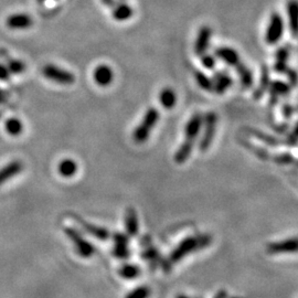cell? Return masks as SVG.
Wrapping results in <instances>:
<instances>
[{"instance_id":"6da1fadb","label":"cell","mask_w":298,"mask_h":298,"mask_svg":"<svg viewBox=\"0 0 298 298\" xmlns=\"http://www.w3.org/2000/svg\"><path fill=\"white\" fill-rule=\"evenodd\" d=\"M212 242V236L210 234H199L195 236H188L186 239L181 241V242L177 245L174 251L171 252L170 256H169V261L171 264L177 263L183 259L184 256L191 253L199 251L204 248L209 247Z\"/></svg>"},{"instance_id":"7a4b0ae2","label":"cell","mask_w":298,"mask_h":298,"mask_svg":"<svg viewBox=\"0 0 298 298\" xmlns=\"http://www.w3.org/2000/svg\"><path fill=\"white\" fill-rule=\"evenodd\" d=\"M159 117V111L155 107H149L145 113L142 122L139 123L138 126L135 128L134 132H132V139L137 144H143L148 140L151 131L154 130L157 123H158Z\"/></svg>"},{"instance_id":"3957f363","label":"cell","mask_w":298,"mask_h":298,"mask_svg":"<svg viewBox=\"0 0 298 298\" xmlns=\"http://www.w3.org/2000/svg\"><path fill=\"white\" fill-rule=\"evenodd\" d=\"M217 125V115L215 112H208L203 115V125H202V136L199 140L198 147L200 151H207L211 147V144L215 139Z\"/></svg>"},{"instance_id":"277c9868","label":"cell","mask_w":298,"mask_h":298,"mask_svg":"<svg viewBox=\"0 0 298 298\" xmlns=\"http://www.w3.org/2000/svg\"><path fill=\"white\" fill-rule=\"evenodd\" d=\"M284 19L279 13H273L269 17L266 32H265V41L267 44H276L281 41L284 34Z\"/></svg>"},{"instance_id":"5b68a950","label":"cell","mask_w":298,"mask_h":298,"mask_svg":"<svg viewBox=\"0 0 298 298\" xmlns=\"http://www.w3.org/2000/svg\"><path fill=\"white\" fill-rule=\"evenodd\" d=\"M42 73L48 80L56 84H61V85H71L75 81V76L70 71L64 70L54 64H47L42 68Z\"/></svg>"},{"instance_id":"8992f818","label":"cell","mask_w":298,"mask_h":298,"mask_svg":"<svg viewBox=\"0 0 298 298\" xmlns=\"http://www.w3.org/2000/svg\"><path fill=\"white\" fill-rule=\"evenodd\" d=\"M64 232L68 236V239L74 244L76 252L82 257H90L94 254V247L90 242L84 239L82 234L72 228H66Z\"/></svg>"},{"instance_id":"52a82bcc","label":"cell","mask_w":298,"mask_h":298,"mask_svg":"<svg viewBox=\"0 0 298 298\" xmlns=\"http://www.w3.org/2000/svg\"><path fill=\"white\" fill-rule=\"evenodd\" d=\"M266 252L271 255L298 253V237L294 236L279 242L269 243L266 245Z\"/></svg>"},{"instance_id":"ba28073f","label":"cell","mask_w":298,"mask_h":298,"mask_svg":"<svg viewBox=\"0 0 298 298\" xmlns=\"http://www.w3.org/2000/svg\"><path fill=\"white\" fill-rule=\"evenodd\" d=\"M202 125L203 115L201 113L193 114L186 124V127H184V139L196 143V139L198 138L201 130H202Z\"/></svg>"},{"instance_id":"9c48e42d","label":"cell","mask_w":298,"mask_h":298,"mask_svg":"<svg viewBox=\"0 0 298 298\" xmlns=\"http://www.w3.org/2000/svg\"><path fill=\"white\" fill-rule=\"evenodd\" d=\"M212 38V29L209 26H202L198 31L197 34V39L195 42V53L201 56L204 53H207V51L210 48Z\"/></svg>"},{"instance_id":"30bf717a","label":"cell","mask_w":298,"mask_h":298,"mask_svg":"<svg viewBox=\"0 0 298 298\" xmlns=\"http://www.w3.org/2000/svg\"><path fill=\"white\" fill-rule=\"evenodd\" d=\"M292 86L283 81H273L269 84L267 92L269 93V105L275 106L281 98L291 94Z\"/></svg>"},{"instance_id":"8fae6325","label":"cell","mask_w":298,"mask_h":298,"mask_svg":"<svg viewBox=\"0 0 298 298\" xmlns=\"http://www.w3.org/2000/svg\"><path fill=\"white\" fill-rule=\"evenodd\" d=\"M213 81V93L217 95H223L229 88L232 86L233 80L228 72L223 70L216 71L212 78Z\"/></svg>"},{"instance_id":"7c38bea8","label":"cell","mask_w":298,"mask_h":298,"mask_svg":"<svg viewBox=\"0 0 298 298\" xmlns=\"http://www.w3.org/2000/svg\"><path fill=\"white\" fill-rule=\"evenodd\" d=\"M113 240H114V254L118 259H127L130 256V248H128V244H130V239H128L127 234L124 233H115L113 235Z\"/></svg>"},{"instance_id":"4fadbf2b","label":"cell","mask_w":298,"mask_h":298,"mask_svg":"<svg viewBox=\"0 0 298 298\" xmlns=\"http://www.w3.org/2000/svg\"><path fill=\"white\" fill-rule=\"evenodd\" d=\"M288 16V27L294 38L298 37V0H288L286 3Z\"/></svg>"},{"instance_id":"5bb4252c","label":"cell","mask_w":298,"mask_h":298,"mask_svg":"<svg viewBox=\"0 0 298 298\" xmlns=\"http://www.w3.org/2000/svg\"><path fill=\"white\" fill-rule=\"evenodd\" d=\"M23 167L25 166L20 160H13V162L7 164L6 166L0 168V186L6 183L7 181H9L14 177L18 176L23 170Z\"/></svg>"},{"instance_id":"9a60e30c","label":"cell","mask_w":298,"mask_h":298,"mask_svg":"<svg viewBox=\"0 0 298 298\" xmlns=\"http://www.w3.org/2000/svg\"><path fill=\"white\" fill-rule=\"evenodd\" d=\"M215 58L220 59L221 61H223L225 64H228L229 66L235 67L237 63L241 62L240 55L237 53V51L232 49L229 47H220L215 49Z\"/></svg>"},{"instance_id":"2e32d148","label":"cell","mask_w":298,"mask_h":298,"mask_svg":"<svg viewBox=\"0 0 298 298\" xmlns=\"http://www.w3.org/2000/svg\"><path fill=\"white\" fill-rule=\"evenodd\" d=\"M289 54H291V49L288 46L281 47L276 50L275 53V63H274V71L276 73L285 74V72L287 71L288 66V59Z\"/></svg>"},{"instance_id":"e0dca14e","label":"cell","mask_w":298,"mask_h":298,"mask_svg":"<svg viewBox=\"0 0 298 298\" xmlns=\"http://www.w3.org/2000/svg\"><path fill=\"white\" fill-rule=\"evenodd\" d=\"M0 58L3 60V64L8 67L11 74H21L26 71V64L11 56L6 49H0Z\"/></svg>"},{"instance_id":"ac0fdd59","label":"cell","mask_w":298,"mask_h":298,"mask_svg":"<svg viewBox=\"0 0 298 298\" xmlns=\"http://www.w3.org/2000/svg\"><path fill=\"white\" fill-rule=\"evenodd\" d=\"M125 230L128 236H136L139 232L138 215L134 208H127L125 212Z\"/></svg>"},{"instance_id":"d6986e66","label":"cell","mask_w":298,"mask_h":298,"mask_svg":"<svg viewBox=\"0 0 298 298\" xmlns=\"http://www.w3.org/2000/svg\"><path fill=\"white\" fill-rule=\"evenodd\" d=\"M271 72H269V67L267 66H263L261 68V76H260V83L255 91L253 92V98L255 99H260L263 98L266 93L269 84H271Z\"/></svg>"},{"instance_id":"ffe728a7","label":"cell","mask_w":298,"mask_h":298,"mask_svg":"<svg viewBox=\"0 0 298 298\" xmlns=\"http://www.w3.org/2000/svg\"><path fill=\"white\" fill-rule=\"evenodd\" d=\"M32 25H33V20H32L30 16L26 14L11 15L7 19V26L11 28V29L23 30L30 28Z\"/></svg>"},{"instance_id":"44dd1931","label":"cell","mask_w":298,"mask_h":298,"mask_svg":"<svg viewBox=\"0 0 298 298\" xmlns=\"http://www.w3.org/2000/svg\"><path fill=\"white\" fill-rule=\"evenodd\" d=\"M94 80L96 84L99 86H108L111 85L113 80H114V72L110 66H99L94 71Z\"/></svg>"},{"instance_id":"7402d4cb","label":"cell","mask_w":298,"mask_h":298,"mask_svg":"<svg viewBox=\"0 0 298 298\" xmlns=\"http://www.w3.org/2000/svg\"><path fill=\"white\" fill-rule=\"evenodd\" d=\"M236 68V73L239 75L240 79V84L241 87L244 88V90H248L253 86L254 84V76H253L252 71L245 66L243 62L237 63L235 66Z\"/></svg>"},{"instance_id":"603a6c76","label":"cell","mask_w":298,"mask_h":298,"mask_svg":"<svg viewBox=\"0 0 298 298\" xmlns=\"http://www.w3.org/2000/svg\"><path fill=\"white\" fill-rule=\"evenodd\" d=\"M195 144L190 140L184 139L183 143L180 145L179 148L177 149L176 154H175V162L177 164H184L189 159V157L191 156L193 148H195Z\"/></svg>"},{"instance_id":"cb8c5ba5","label":"cell","mask_w":298,"mask_h":298,"mask_svg":"<svg viewBox=\"0 0 298 298\" xmlns=\"http://www.w3.org/2000/svg\"><path fill=\"white\" fill-rule=\"evenodd\" d=\"M159 103L166 110H172L177 104V94L171 87H164L159 93Z\"/></svg>"},{"instance_id":"d4e9b609","label":"cell","mask_w":298,"mask_h":298,"mask_svg":"<svg viewBox=\"0 0 298 298\" xmlns=\"http://www.w3.org/2000/svg\"><path fill=\"white\" fill-rule=\"evenodd\" d=\"M113 18L117 21H126L130 18L132 17L134 15V10L132 8L128 5V3H125L122 1L118 5H115L113 7Z\"/></svg>"},{"instance_id":"484cf974","label":"cell","mask_w":298,"mask_h":298,"mask_svg":"<svg viewBox=\"0 0 298 298\" xmlns=\"http://www.w3.org/2000/svg\"><path fill=\"white\" fill-rule=\"evenodd\" d=\"M76 219H78L80 224H81L82 227L85 229V230L88 233H90V234L94 235L95 237H98V239H99V240H107L108 237H110V232H108V230H106L105 228L98 227V225L88 223V222H86V221L80 219L79 216H76Z\"/></svg>"},{"instance_id":"4316f807","label":"cell","mask_w":298,"mask_h":298,"mask_svg":"<svg viewBox=\"0 0 298 298\" xmlns=\"http://www.w3.org/2000/svg\"><path fill=\"white\" fill-rule=\"evenodd\" d=\"M247 131H248V132L249 135L253 136L256 139L261 140L262 143L268 145V146L277 147V146H280V145H281L280 140L277 139V138H275V137H274V136L267 135V134H265V132H260V131H257V130H254V128H248Z\"/></svg>"},{"instance_id":"83f0119b","label":"cell","mask_w":298,"mask_h":298,"mask_svg":"<svg viewBox=\"0 0 298 298\" xmlns=\"http://www.w3.org/2000/svg\"><path fill=\"white\" fill-rule=\"evenodd\" d=\"M76 171H78V164L72 159H63L61 163L59 164V172L60 175L66 178L73 177Z\"/></svg>"},{"instance_id":"f1b7e54d","label":"cell","mask_w":298,"mask_h":298,"mask_svg":"<svg viewBox=\"0 0 298 298\" xmlns=\"http://www.w3.org/2000/svg\"><path fill=\"white\" fill-rule=\"evenodd\" d=\"M195 79L198 85L205 92H213V81L202 71H195Z\"/></svg>"},{"instance_id":"f546056e","label":"cell","mask_w":298,"mask_h":298,"mask_svg":"<svg viewBox=\"0 0 298 298\" xmlns=\"http://www.w3.org/2000/svg\"><path fill=\"white\" fill-rule=\"evenodd\" d=\"M118 274L125 280H134L139 276L140 268L134 264H125L120 267Z\"/></svg>"},{"instance_id":"4dcf8cb0","label":"cell","mask_w":298,"mask_h":298,"mask_svg":"<svg viewBox=\"0 0 298 298\" xmlns=\"http://www.w3.org/2000/svg\"><path fill=\"white\" fill-rule=\"evenodd\" d=\"M6 131L11 136H19L23 131V125L18 118H10L6 122Z\"/></svg>"},{"instance_id":"1f68e13d","label":"cell","mask_w":298,"mask_h":298,"mask_svg":"<svg viewBox=\"0 0 298 298\" xmlns=\"http://www.w3.org/2000/svg\"><path fill=\"white\" fill-rule=\"evenodd\" d=\"M151 294V289L148 286H139L135 289H132L127 294L125 298H149Z\"/></svg>"},{"instance_id":"d6a6232c","label":"cell","mask_w":298,"mask_h":298,"mask_svg":"<svg viewBox=\"0 0 298 298\" xmlns=\"http://www.w3.org/2000/svg\"><path fill=\"white\" fill-rule=\"evenodd\" d=\"M242 145H244L245 147L249 149V150H251L256 157H259V158L263 159V160H268L269 159V154L267 152L266 149H264L262 147H256V146H254V145L249 144L248 142H245V140H242Z\"/></svg>"},{"instance_id":"836d02e7","label":"cell","mask_w":298,"mask_h":298,"mask_svg":"<svg viewBox=\"0 0 298 298\" xmlns=\"http://www.w3.org/2000/svg\"><path fill=\"white\" fill-rule=\"evenodd\" d=\"M274 163L277 165H281V166H286V165H293L296 163L295 158H294V156L292 154H289V152H284V154H280V155H275L273 157Z\"/></svg>"},{"instance_id":"e575fe53","label":"cell","mask_w":298,"mask_h":298,"mask_svg":"<svg viewBox=\"0 0 298 298\" xmlns=\"http://www.w3.org/2000/svg\"><path fill=\"white\" fill-rule=\"evenodd\" d=\"M201 58V63H202V66L208 68V70H213V68L215 67V56H213L209 53H204L200 56Z\"/></svg>"},{"instance_id":"d590c367","label":"cell","mask_w":298,"mask_h":298,"mask_svg":"<svg viewBox=\"0 0 298 298\" xmlns=\"http://www.w3.org/2000/svg\"><path fill=\"white\" fill-rule=\"evenodd\" d=\"M143 259L144 260H148V261H160V255H159V252L158 249H157L156 248H146L145 251L143 252Z\"/></svg>"},{"instance_id":"8d00e7d4","label":"cell","mask_w":298,"mask_h":298,"mask_svg":"<svg viewBox=\"0 0 298 298\" xmlns=\"http://www.w3.org/2000/svg\"><path fill=\"white\" fill-rule=\"evenodd\" d=\"M287 145L289 147H296L298 146V123L293 128V131L287 135Z\"/></svg>"},{"instance_id":"74e56055","label":"cell","mask_w":298,"mask_h":298,"mask_svg":"<svg viewBox=\"0 0 298 298\" xmlns=\"http://www.w3.org/2000/svg\"><path fill=\"white\" fill-rule=\"evenodd\" d=\"M285 75L288 78V84L291 86H297L298 85V73L297 71L293 70V68L288 67L287 71L285 72Z\"/></svg>"},{"instance_id":"f35d334b","label":"cell","mask_w":298,"mask_h":298,"mask_svg":"<svg viewBox=\"0 0 298 298\" xmlns=\"http://www.w3.org/2000/svg\"><path fill=\"white\" fill-rule=\"evenodd\" d=\"M296 112H298L296 110V107H294L293 105H289V104H285V105H283V108H281V114H283L284 118L286 119L291 118Z\"/></svg>"},{"instance_id":"ab89813d","label":"cell","mask_w":298,"mask_h":298,"mask_svg":"<svg viewBox=\"0 0 298 298\" xmlns=\"http://www.w3.org/2000/svg\"><path fill=\"white\" fill-rule=\"evenodd\" d=\"M11 78L10 71L3 63H0V81H9Z\"/></svg>"},{"instance_id":"60d3db41","label":"cell","mask_w":298,"mask_h":298,"mask_svg":"<svg viewBox=\"0 0 298 298\" xmlns=\"http://www.w3.org/2000/svg\"><path fill=\"white\" fill-rule=\"evenodd\" d=\"M273 130L275 131L276 132H280V134H284V132H286L288 131V125L286 124H281V125H274Z\"/></svg>"},{"instance_id":"b9f144b4","label":"cell","mask_w":298,"mask_h":298,"mask_svg":"<svg viewBox=\"0 0 298 298\" xmlns=\"http://www.w3.org/2000/svg\"><path fill=\"white\" fill-rule=\"evenodd\" d=\"M215 298H228V292L225 291H220L215 294Z\"/></svg>"},{"instance_id":"7bdbcfd3","label":"cell","mask_w":298,"mask_h":298,"mask_svg":"<svg viewBox=\"0 0 298 298\" xmlns=\"http://www.w3.org/2000/svg\"><path fill=\"white\" fill-rule=\"evenodd\" d=\"M102 2L106 7H114L115 6V0H102Z\"/></svg>"},{"instance_id":"ee69618b","label":"cell","mask_w":298,"mask_h":298,"mask_svg":"<svg viewBox=\"0 0 298 298\" xmlns=\"http://www.w3.org/2000/svg\"><path fill=\"white\" fill-rule=\"evenodd\" d=\"M176 298H195V297H189V296H186V295H178Z\"/></svg>"},{"instance_id":"f6af8a7d","label":"cell","mask_w":298,"mask_h":298,"mask_svg":"<svg viewBox=\"0 0 298 298\" xmlns=\"http://www.w3.org/2000/svg\"><path fill=\"white\" fill-rule=\"evenodd\" d=\"M37 1H38L39 3H43L44 1H47V0H37Z\"/></svg>"},{"instance_id":"bcb514c9","label":"cell","mask_w":298,"mask_h":298,"mask_svg":"<svg viewBox=\"0 0 298 298\" xmlns=\"http://www.w3.org/2000/svg\"><path fill=\"white\" fill-rule=\"evenodd\" d=\"M233 298H241V297H233Z\"/></svg>"},{"instance_id":"7dc6e473","label":"cell","mask_w":298,"mask_h":298,"mask_svg":"<svg viewBox=\"0 0 298 298\" xmlns=\"http://www.w3.org/2000/svg\"><path fill=\"white\" fill-rule=\"evenodd\" d=\"M122 1H125V0H122Z\"/></svg>"}]
</instances>
